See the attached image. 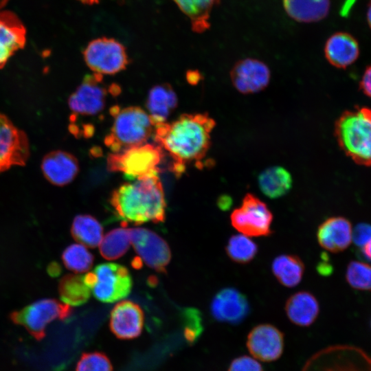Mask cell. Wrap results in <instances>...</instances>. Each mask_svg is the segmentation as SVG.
<instances>
[{
	"label": "cell",
	"mask_w": 371,
	"mask_h": 371,
	"mask_svg": "<svg viewBox=\"0 0 371 371\" xmlns=\"http://www.w3.org/2000/svg\"><path fill=\"white\" fill-rule=\"evenodd\" d=\"M215 125L207 113H186L155 126V141L172 159L177 176L185 171L186 164H198L205 157Z\"/></svg>",
	"instance_id": "cell-1"
},
{
	"label": "cell",
	"mask_w": 371,
	"mask_h": 371,
	"mask_svg": "<svg viewBox=\"0 0 371 371\" xmlns=\"http://www.w3.org/2000/svg\"><path fill=\"white\" fill-rule=\"evenodd\" d=\"M109 203L122 223L139 225L165 221L166 202L157 175L131 180L115 188Z\"/></svg>",
	"instance_id": "cell-2"
},
{
	"label": "cell",
	"mask_w": 371,
	"mask_h": 371,
	"mask_svg": "<svg viewBox=\"0 0 371 371\" xmlns=\"http://www.w3.org/2000/svg\"><path fill=\"white\" fill-rule=\"evenodd\" d=\"M335 135L344 153L356 164L371 166V109L344 111L335 124Z\"/></svg>",
	"instance_id": "cell-3"
},
{
	"label": "cell",
	"mask_w": 371,
	"mask_h": 371,
	"mask_svg": "<svg viewBox=\"0 0 371 371\" xmlns=\"http://www.w3.org/2000/svg\"><path fill=\"white\" fill-rule=\"evenodd\" d=\"M111 113L114 121L110 133L104 138V144L112 153L146 144L154 135L153 122L148 113L139 106H113Z\"/></svg>",
	"instance_id": "cell-4"
},
{
	"label": "cell",
	"mask_w": 371,
	"mask_h": 371,
	"mask_svg": "<svg viewBox=\"0 0 371 371\" xmlns=\"http://www.w3.org/2000/svg\"><path fill=\"white\" fill-rule=\"evenodd\" d=\"M164 154L160 146L146 143L122 152L110 153L106 166L111 172H122L129 181L157 175Z\"/></svg>",
	"instance_id": "cell-5"
},
{
	"label": "cell",
	"mask_w": 371,
	"mask_h": 371,
	"mask_svg": "<svg viewBox=\"0 0 371 371\" xmlns=\"http://www.w3.org/2000/svg\"><path fill=\"white\" fill-rule=\"evenodd\" d=\"M302 371H371V356L357 346H330L309 357Z\"/></svg>",
	"instance_id": "cell-6"
},
{
	"label": "cell",
	"mask_w": 371,
	"mask_h": 371,
	"mask_svg": "<svg viewBox=\"0 0 371 371\" xmlns=\"http://www.w3.org/2000/svg\"><path fill=\"white\" fill-rule=\"evenodd\" d=\"M72 313L70 305L56 299L43 298L12 312L10 319L14 324L23 326L36 340L41 341L49 323L56 319L65 320Z\"/></svg>",
	"instance_id": "cell-7"
},
{
	"label": "cell",
	"mask_w": 371,
	"mask_h": 371,
	"mask_svg": "<svg viewBox=\"0 0 371 371\" xmlns=\"http://www.w3.org/2000/svg\"><path fill=\"white\" fill-rule=\"evenodd\" d=\"M83 58L93 73L112 75L124 70L129 63L125 47L112 38L101 37L90 41Z\"/></svg>",
	"instance_id": "cell-8"
},
{
	"label": "cell",
	"mask_w": 371,
	"mask_h": 371,
	"mask_svg": "<svg viewBox=\"0 0 371 371\" xmlns=\"http://www.w3.org/2000/svg\"><path fill=\"white\" fill-rule=\"evenodd\" d=\"M232 225L247 236H267L272 233L273 214L265 203L247 193L231 214Z\"/></svg>",
	"instance_id": "cell-9"
},
{
	"label": "cell",
	"mask_w": 371,
	"mask_h": 371,
	"mask_svg": "<svg viewBox=\"0 0 371 371\" xmlns=\"http://www.w3.org/2000/svg\"><path fill=\"white\" fill-rule=\"evenodd\" d=\"M93 272L95 280L91 290L99 301L112 303L130 294L133 280L126 267L117 263H102L97 265Z\"/></svg>",
	"instance_id": "cell-10"
},
{
	"label": "cell",
	"mask_w": 371,
	"mask_h": 371,
	"mask_svg": "<svg viewBox=\"0 0 371 371\" xmlns=\"http://www.w3.org/2000/svg\"><path fill=\"white\" fill-rule=\"evenodd\" d=\"M29 157L27 135L0 113V173L12 166L25 165Z\"/></svg>",
	"instance_id": "cell-11"
},
{
	"label": "cell",
	"mask_w": 371,
	"mask_h": 371,
	"mask_svg": "<svg viewBox=\"0 0 371 371\" xmlns=\"http://www.w3.org/2000/svg\"><path fill=\"white\" fill-rule=\"evenodd\" d=\"M102 75L93 73L85 76L68 99V106L76 115H95L106 105L108 91Z\"/></svg>",
	"instance_id": "cell-12"
},
{
	"label": "cell",
	"mask_w": 371,
	"mask_h": 371,
	"mask_svg": "<svg viewBox=\"0 0 371 371\" xmlns=\"http://www.w3.org/2000/svg\"><path fill=\"white\" fill-rule=\"evenodd\" d=\"M131 240L137 254L150 268L165 273L171 259V251L166 241L146 228L129 229Z\"/></svg>",
	"instance_id": "cell-13"
},
{
	"label": "cell",
	"mask_w": 371,
	"mask_h": 371,
	"mask_svg": "<svg viewBox=\"0 0 371 371\" xmlns=\"http://www.w3.org/2000/svg\"><path fill=\"white\" fill-rule=\"evenodd\" d=\"M284 341V335L278 328L269 324H261L249 331L246 345L254 359L263 362H273L281 357Z\"/></svg>",
	"instance_id": "cell-14"
},
{
	"label": "cell",
	"mask_w": 371,
	"mask_h": 371,
	"mask_svg": "<svg viewBox=\"0 0 371 371\" xmlns=\"http://www.w3.org/2000/svg\"><path fill=\"white\" fill-rule=\"evenodd\" d=\"M230 78L233 85L240 93H255L268 86L271 71L262 61L247 58L236 63L230 71Z\"/></svg>",
	"instance_id": "cell-15"
},
{
	"label": "cell",
	"mask_w": 371,
	"mask_h": 371,
	"mask_svg": "<svg viewBox=\"0 0 371 371\" xmlns=\"http://www.w3.org/2000/svg\"><path fill=\"white\" fill-rule=\"evenodd\" d=\"M250 311L246 296L234 287L220 290L210 304V312L216 321L237 324L243 321Z\"/></svg>",
	"instance_id": "cell-16"
},
{
	"label": "cell",
	"mask_w": 371,
	"mask_h": 371,
	"mask_svg": "<svg viewBox=\"0 0 371 371\" xmlns=\"http://www.w3.org/2000/svg\"><path fill=\"white\" fill-rule=\"evenodd\" d=\"M144 321V312L139 305L130 300H124L116 304L111 310L109 327L118 339H133L141 335Z\"/></svg>",
	"instance_id": "cell-17"
},
{
	"label": "cell",
	"mask_w": 371,
	"mask_h": 371,
	"mask_svg": "<svg viewBox=\"0 0 371 371\" xmlns=\"http://www.w3.org/2000/svg\"><path fill=\"white\" fill-rule=\"evenodd\" d=\"M25 26L18 15L8 10H0V69L26 43Z\"/></svg>",
	"instance_id": "cell-18"
},
{
	"label": "cell",
	"mask_w": 371,
	"mask_h": 371,
	"mask_svg": "<svg viewBox=\"0 0 371 371\" xmlns=\"http://www.w3.org/2000/svg\"><path fill=\"white\" fill-rule=\"evenodd\" d=\"M44 177L52 184L64 186L78 175L79 163L72 154L62 150H56L45 155L41 164Z\"/></svg>",
	"instance_id": "cell-19"
},
{
	"label": "cell",
	"mask_w": 371,
	"mask_h": 371,
	"mask_svg": "<svg viewBox=\"0 0 371 371\" xmlns=\"http://www.w3.org/2000/svg\"><path fill=\"white\" fill-rule=\"evenodd\" d=\"M317 238L319 245L332 253L346 250L352 242V226L343 216H332L318 227Z\"/></svg>",
	"instance_id": "cell-20"
},
{
	"label": "cell",
	"mask_w": 371,
	"mask_h": 371,
	"mask_svg": "<svg viewBox=\"0 0 371 371\" xmlns=\"http://www.w3.org/2000/svg\"><path fill=\"white\" fill-rule=\"evenodd\" d=\"M324 54L330 65L339 69H345L358 58L359 43L351 34L347 32H337L326 41Z\"/></svg>",
	"instance_id": "cell-21"
},
{
	"label": "cell",
	"mask_w": 371,
	"mask_h": 371,
	"mask_svg": "<svg viewBox=\"0 0 371 371\" xmlns=\"http://www.w3.org/2000/svg\"><path fill=\"white\" fill-rule=\"evenodd\" d=\"M178 104L175 91L168 83L153 87L146 101L148 113L155 126L167 122Z\"/></svg>",
	"instance_id": "cell-22"
},
{
	"label": "cell",
	"mask_w": 371,
	"mask_h": 371,
	"mask_svg": "<svg viewBox=\"0 0 371 371\" xmlns=\"http://www.w3.org/2000/svg\"><path fill=\"white\" fill-rule=\"evenodd\" d=\"M285 311L293 324L303 327L308 326L316 320L319 313V305L311 293L301 291L287 299Z\"/></svg>",
	"instance_id": "cell-23"
},
{
	"label": "cell",
	"mask_w": 371,
	"mask_h": 371,
	"mask_svg": "<svg viewBox=\"0 0 371 371\" xmlns=\"http://www.w3.org/2000/svg\"><path fill=\"white\" fill-rule=\"evenodd\" d=\"M286 14L300 23L317 22L327 16L329 0H282Z\"/></svg>",
	"instance_id": "cell-24"
},
{
	"label": "cell",
	"mask_w": 371,
	"mask_h": 371,
	"mask_svg": "<svg viewBox=\"0 0 371 371\" xmlns=\"http://www.w3.org/2000/svg\"><path fill=\"white\" fill-rule=\"evenodd\" d=\"M188 16L196 33H203L210 27V14L221 0H172Z\"/></svg>",
	"instance_id": "cell-25"
},
{
	"label": "cell",
	"mask_w": 371,
	"mask_h": 371,
	"mask_svg": "<svg viewBox=\"0 0 371 371\" xmlns=\"http://www.w3.org/2000/svg\"><path fill=\"white\" fill-rule=\"evenodd\" d=\"M272 272L277 280L286 287H294L302 280L305 267L296 255L281 254L271 264Z\"/></svg>",
	"instance_id": "cell-26"
},
{
	"label": "cell",
	"mask_w": 371,
	"mask_h": 371,
	"mask_svg": "<svg viewBox=\"0 0 371 371\" xmlns=\"http://www.w3.org/2000/svg\"><path fill=\"white\" fill-rule=\"evenodd\" d=\"M258 185L260 190L267 196L276 199L284 196L290 190L292 177L284 168L272 166L259 175Z\"/></svg>",
	"instance_id": "cell-27"
},
{
	"label": "cell",
	"mask_w": 371,
	"mask_h": 371,
	"mask_svg": "<svg viewBox=\"0 0 371 371\" xmlns=\"http://www.w3.org/2000/svg\"><path fill=\"white\" fill-rule=\"evenodd\" d=\"M71 234L73 238L81 245L95 248L102 240L103 228L94 216L90 214H79L73 220Z\"/></svg>",
	"instance_id": "cell-28"
},
{
	"label": "cell",
	"mask_w": 371,
	"mask_h": 371,
	"mask_svg": "<svg viewBox=\"0 0 371 371\" xmlns=\"http://www.w3.org/2000/svg\"><path fill=\"white\" fill-rule=\"evenodd\" d=\"M58 293L61 300L70 306H80L89 300L91 289L85 284L83 276L67 274L58 283Z\"/></svg>",
	"instance_id": "cell-29"
},
{
	"label": "cell",
	"mask_w": 371,
	"mask_h": 371,
	"mask_svg": "<svg viewBox=\"0 0 371 371\" xmlns=\"http://www.w3.org/2000/svg\"><path fill=\"white\" fill-rule=\"evenodd\" d=\"M129 229L118 227L106 234L100 245L101 256L109 260L124 256L130 247Z\"/></svg>",
	"instance_id": "cell-30"
},
{
	"label": "cell",
	"mask_w": 371,
	"mask_h": 371,
	"mask_svg": "<svg viewBox=\"0 0 371 371\" xmlns=\"http://www.w3.org/2000/svg\"><path fill=\"white\" fill-rule=\"evenodd\" d=\"M225 251L228 257L234 262L247 264L256 256L258 245L245 234H235L229 238Z\"/></svg>",
	"instance_id": "cell-31"
},
{
	"label": "cell",
	"mask_w": 371,
	"mask_h": 371,
	"mask_svg": "<svg viewBox=\"0 0 371 371\" xmlns=\"http://www.w3.org/2000/svg\"><path fill=\"white\" fill-rule=\"evenodd\" d=\"M61 258L65 267L74 273L89 271L94 260L93 254L81 244H71L67 247L63 251Z\"/></svg>",
	"instance_id": "cell-32"
},
{
	"label": "cell",
	"mask_w": 371,
	"mask_h": 371,
	"mask_svg": "<svg viewBox=\"0 0 371 371\" xmlns=\"http://www.w3.org/2000/svg\"><path fill=\"white\" fill-rule=\"evenodd\" d=\"M346 279L355 289L371 291V265L358 260L350 261L347 266Z\"/></svg>",
	"instance_id": "cell-33"
},
{
	"label": "cell",
	"mask_w": 371,
	"mask_h": 371,
	"mask_svg": "<svg viewBox=\"0 0 371 371\" xmlns=\"http://www.w3.org/2000/svg\"><path fill=\"white\" fill-rule=\"evenodd\" d=\"M76 371H113L108 357L100 352L83 353L79 359Z\"/></svg>",
	"instance_id": "cell-34"
},
{
	"label": "cell",
	"mask_w": 371,
	"mask_h": 371,
	"mask_svg": "<svg viewBox=\"0 0 371 371\" xmlns=\"http://www.w3.org/2000/svg\"><path fill=\"white\" fill-rule=\"evenodd\" d=\"M183 315L186 324L184 335L188 341L192 342L203 330L201 314L197 309L188 308L184 311Z\"/></svg>",
	"instance_id": "cell-35"
},
{
	"label": "cell",
	"mask_w": 371,
	"mask_h": 371,
	"mask_svg": "<svg viewBox=\"0 0 371 371\" xmlns=\"http://www.w3.org/2000/svg\"><path fill=\"white\" fill-rule=\"evenodd\" d=\"M227 371H264L259 361L252 357L243 355L235 358Z\"/></svg>",
	"instance_id": "cell-36"
},
{
	"label": "cell",
	"mask_w": 371,
	"mask_h": 371,
	"mask_svg": "<svg viewBox=\"0 0 371 371\" xmlns=\"http://www.w3.org/2000/svg\"><path fill=\"white\" fill-rule=\"evenodd\" d=\"M371 239V225L361 223L352 228V242L359 247H362Z\"/></svg>",
	"instance_id": "cell-37"
},
{
	"label": "cell",
	"mask_w": 371,
	"mask_h": 371,
	"mask_svg": "<svg viewBox=\"0 0 371 371\" xmlns=\"http://www.w3.org/2000/svg\"><path fill=\"white\" fill-rule=\"evenodd\" d=\"M359 87L365 95L371 98V65L366 69L360 81Z\"/></svg>",
	"instance_id": "cell-38"
},
{
	"label": "cell",
	"mask_w": 371,
	"mask_h": 371,
	"mask_svg": "<svg viewBox=\"0 0 371 371\" xmlns=\"http://www.w3.org/2000/svg\"><path fill=\"white\" fill-rule=\"evenodd\" d=\"M232 198L227 195L221 196L217 201V205L218 207L222 210H227L229 209L232 206Z\"/></svg>",
	"instance_id": "cell-39"
},
{
	"label": "cell",
	"mask_w": 371,
	"mask_h": 371,
	"mask_svg": "<svg viewBox=\"0 0 371 371\" xmlns=\"http://www.w3.org/2000/svg\"><path fill=\"white\" fill-rule=\"evenodd\" d=\"M317 269L320 274L324 276L330 274L332 268L330 265L326 262V260H324L317 265Z\"/></svg>",
	"instance_id": "cell-40"
},
{
	"label": "cell",
	"mask_w": 371,
	"mask_h": 371,
	"mask_svg": "<svg viewBox=\"0 0 371 371\" xmlns=\"http://www.w3.org/2000/svg\"><path fill=\"white\" fill-rule=\"evenodd\" d=\"M361 248L363 255L368 260L371 261V239H370L365 245H363Z\"/></svg>",
	"instance_id": "cell-41"
},
{
	"label": "cell",
	"mask_w": 371,
	"mask_h": 371,
	"mask_svg": "<svg viewBox=\"0 0 371 371\" xmlns=\"http://www.w3.org/2000/svg\"><path fill=\"white\" fill-rule=\"evenodd\" d=\"M48 271L50 275L57 276L58 274H59L60 269L59 265L57 263H54L49 265Z\"/></svg>",
	"instance_id": "cell-42"
},
{
	"label": "cell",
	"mask_w": 371,
	"mask_h": 371,
	"mask_svg": "<svg viewBox=\"0 0 371 371\" xmlns=\"http://www.w3.org/2000/svg\"><path fill=\"white\" fill-rule=\"evenodd\" d=\"M355 0H347L344 5L341 13L342 14H347L349 12V9Z\"/></svg>",
	"instance_id": "cell-43"
},
{
	"label": "cell",
	"mask_w": 371,
	"mask_h": 371,
	"mask_svg": "<svg viewBox=\"0 0 371 371\" xmlns=\"http://www.w3.org/2000/svg\"><path fill=\"white\" fill-rule=\"evenodd\" d=\"M367 19L368 25L371 29V0H370L369 4H368V9L367 12Z\"/></svg>",
	"instance_id": "cell-44"
},
{
	"label": "cell",
	"mask_w": 371,
	"mask_h": 371,
	"mask_svg": "<svg viewBox=\"0 0 371 371\" xmlns=\"http://www.w3.org/2000/svg\"><path fill=\"white\" fill-rule=\"evenodd\" d=\"M84 4L93 5L98 3L99 0H78Z\"/></svg>",
	"instance_id": "cell-45"
},
{
	"label": "cell",
	"mask_w": 371,
	"mask_h": 371,
	"mask_svg": "<svg viewBox=\"0 0 371 371\" xmlns=\"http://www.w3.org/2000/svg\"><path fill=\"white\" fill-rule=\"evenodd\" d=\"M10 0H0V10L7 5Z\"/></svg>",
	"instance_id": "cell-46"
},
{
	"label": "cell",
	"mask_w": 371,
	"mask_h": 371,
	"mask_svg": "<svg viewBox=\"0 0 371 371\" xmlns=\"http://www.w3.org/2000/svg\"><path fill=\"white\" fill-rule=\"evenodd\" d=\"M370 325H371V322H370Z\"/></svg>",
	"instance_id": "cell-47"
}]
</instances>
